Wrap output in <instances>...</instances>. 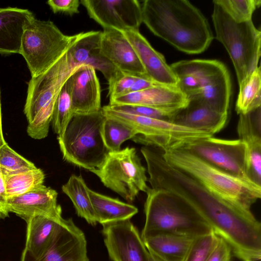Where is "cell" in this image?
<instances>
[{
	"mask_svg": "<svg viewBox=\"0 0 261 261\" xmlns=\"http://www.w3.org/2000/svg\"><path fill=\"white\" fill-rule=\"evenodd\" d=\"M213 3L212 18L216 38L229 55L239 85L258 67L261 32L252 20L236 22L218 4Z\"/></svg>",
	"mask_w": 261,
	"mask_h": 261,
	"instance_id": "obj_5",
	"label": "cell"
},
{
	"mask_svg": "<svg viewBox=\"0 0 261 261\" xmlns=\"http://www.w3.org/2000/svg\"><path fill=\"white\" fill-rule=\"evenodd\" d=\"M46 216L37 215L27 219L25 246L21 256L36 258L48 248L64 221Z\"/></svg>",
	"mask_w": 261,
	"mask_h": 261,
	"instance_id": "obj_25",
	"label": "cell"
},
{
	"mask_svg": "<svg viewBox=\"0 0 261 261\" xmlns=\"http://www.w3.org/2000/svg\"><path fill=\"white\" fill-rule=\"evenodd\" d=\"M188 99L187 106L176 115L173 120L174 123L212 136L225 126L228 114L221 113L212 109L197 97H189Z\"/></svg>",
	"mask_w": 261,
	"mask_h": 261,
	"instance_id": "obj_23",
	"label": "cell"
},
{
	"mask_svg": "<svg viewBox=\"0 0 261 261\" xmlns=\"http://www.w3.org/2000/svg\"><path fill=\"white\" fill-rule=\"evenodd\" d=\"M146 193L142 239L160 233L197 238L213 231L203 218L167 191L149 187Z\"/></svg>",
	"mask_w": 261,
	"mask_h": 261,
	"instance_id": "obj_4",
	"label": "cell"
},
{
	"mask_svg": "<svg viewBox=\"0 0 261 261\" xmlns=\"http://www.w3.org/2000/svg\"><path fill=\"white\" fill-rule=\"evenodd\" d=\"M102 226L104 243L112 261H148V251L130 220Z\"/></svg>",
	"mask_w": 261,
	"mask_h": 261,
	"instance_id": "obj_14",
	"label": "cell"
},
{
	"mask_svg": "<svg viewBox=\"0 0 261 261\" xmlns=\"http://www.w3.org/2000/svg\"><path fill=\"white\" fill-rule=\"evenodd\" d=\"M89 195L97 223L106 224L130 220L138 212L135 206L90 189Z\"/></svg>",
	"mask_w": 261,
	"mask_h": 261,
	"instance_id": "obj_27",
	"label": "cell"
},
{
	"mask_svg": "<svg viewBox=\"0 0 261 261\" xmlns=\"http://www.w3.org/2000/svg\"><path fill=\"white\" fill-rule=\"evenodd\" d=\"M217 240L214 231L195 238L183 261H205Z\"/></svg>",
	"mask_w": 261,
	"mask_h": 261,
	"instance_id": "obj_35",
	"label": "cell"
},
{
	"mask_svg": "<svg viewBox=\"0 0 261 261\" xmlns=\"http://www.w3.org/2000/svg\"><path fill=\"white\" fill-rule=\"evenodd\" d=\"M79 66L72 63L68 50L46 71L37 76L31 77L28 83L24 108L28 123L39 112L54 109L61 90L69 76Z\"/></svg>",
	"mask_w": 261,
	"mask_h": 261,
	"instance_id": "obj_12",
	"label": "cell"
},
{
	"mask_svg": "<svg viewBox=\"0 0 261 261\" xmlns=\"http://www.w3.org/2000/svg\"><path fill=\"white\" fill-rule=\"evenodd\" d=\"M246 261H261V257L251 258Z\"/></svg>",
	"mask_w": 261,
	"mask_h": 261,
	"instance_id": "obj_44",
	"label": "cell"
},
{
	"mask_svg": "<svg viewBox=\"0 0 261 261\" xmlns=\"http://www.w3.org/2000/svg\"><path fill=\"white\" fill-rule=\"evenodd\" d=\"M7 198L18 196L43 185L45 174L40 168L5 176Z\"/></svg>",
	"mask_w": 261,
	"mask_h": 261,
	"instance_id": "obj_30",
	"label": "cell"
},
{
	"mask_svg": "<svg viewBox=\"0 0 261 261\" xmlns=\"http://www.w3.org/2000/svg\"><path fill=\"white\" fill-rule=\"evenodd\" d=\"M170 67L176 76L187 73L197 79L200 92L195 97L212 109L228 114L231 83L230 74L223 63L216 60L194 59L178 61Z\"/></svg>",
	"mask_w": 261,
	"mask_h": 261,
	"instance_id": "obj_10",
	"label": "cell"
},
{
	"mask_svg": "<svg viewBox=\"0 0 261 261\" xmlns=\"http://www.w3.org/2000/svg\"><path fill=\"white\" fill-rule=\"evenodd\" d=\"M28 9L0 8V54H19L27 25L34 18Z\"/></svg>",
	"mask_w": 261,
	"mask_h": 261,
	"instance_id": "obj_24",
	"label": "cell"
},
{
	"mask_svg": "<svg viewBox=\"0 0 261 261\" xmlns=\"http://www.w3.org/2000/svg\"><path fill=\"white\" fill-rule=\"evenodd\" d=\"M142 15L154 35L187 54L203 52L214 39L207 19L187 0H146Z\"/></svg>",
	"mask_w": 261,
	"mask_h": 261,
	"instance_id": "obj_2",
	"label": "cell"
},
{
	"mask_svg": "<svg viewBox=\"0 0 261 261\" xmlns=\"http://www.w3.org/2000/svg\"><path fill=\"white\" fill-rule=\"evenodd\" d=\"M79 35V33L65 35L53 22L33 18L24 30L20 53L32 77L42 74L57 62L75 43Z\"/></svg>",
	"mask_w": 261,
	"mask_h": 261,
	"instance_id": "obj_7",
	"label": "cell"
},
{
	"mask_svg": "<svg viewBox=\"0 0 261 261\" xmlns=\"http://www.w3.org/2000/svg\"><path fill=\"white\" fill-rule=\"evenodd\" d=\"M47 4L54 13H62L70 16L79 13V0H49Z\"/></svg>",
	"mask_w": 261,
	"mask_h": 261,
	"instance_id": "obj_39",
	"label": "cell"
},
{
	"mask_svg": "<svg viewBox=\"0 0 261 261\" xmlns=\"http://www.w3.org/2000/svg\"><path fill=\"white\" fill-rule=\"evenodd\" d=\"M148 261H164L152 253H148Z\"/></svg>",
	"mask_w": 261,
	"mask_h": 261,
	"instance_id": "obj_43",
	"label": "cell"
},
{
	"mask_svg": "<svg viewBox=\"0 0 261 261\" xmlns=\"http://www.w3.org/2000/svg\"><path fill=\"white\" fill-rule=\"evenodd\" d=\"M89 188L81 175L72 174L62 187V191L72 201L79 217L89 224L95 226L97 222L89 195Z\"/></svg>",
	"mask_w": 261,
	"mask_h": 261,
	"instance_id": "obj_28",
	"label": "cell"
},
{
	"mask_svg": "<svg viewBox=\"0 0 261 261\" xmlns=\"http://www.w3.org/2000/svg\"><path fill=\"white\" fill-rule=\"evenodd\" d=\"M106 118L102 109L74 114L63 135L58 137L63 159L89 171L98 168L109 152L102 136Z\"/></svg>",
	"mask_w": 261,
	"mask_h": 261,
	"instance_id": "obj_6",
	"label": "cell"
},
{
	"mask_svg": "<svg viewBox=\"0 0 261 261\" xmlns=\"http://www.w3.org/2000/svg\"><path fill=\"white\" fill-rule=\"evenodd\" d=\"M90 171L97 176L105 187L129 202L140 192L146 193L149 188L146 169L134 147L109 152L101 164Z\"/></svg>",
	"mask_w": 261,
	"mask_h": 261,
	"instance_id": "obj_9",
	"label": "cell"
},
{
	"mask_svg": "<svg viewBox=\"0 0 261 261\" xmlns=\"http://www.w3.org/2000/svg\"><path fill=\"white\" fill-rule=\"evenodd\" d=\"M162 154L168 164L225 200L250 209L261 197V186L228 174L183 147L162 151Z\"/></svg>",
	"mask_w": 261,
	"mask_h": 261,
	"instance_id": "obj_3",
	"label": "cell"
},
{
	"mask_svg": "<svg viewBox=\"0 0 261 261\" xmlns=\"http://www.w3.org/2000/svg\"><path fill=\"white\" fill-rule=\"evenodd\" d=\"M89 17L103 30L139 31L142 5L137 0H81Z\"/></svg>",
	"mask_w": 261,
	"mask_h": 261,
	"instance_id": "obj_13",
	"label": "cell"
},
{
	"mask_svg": "<svg viewBox=\"0 0 261 261\" xmlns=\"http://www.w3.org/2000/svg\"><path fill=\"white\" fill-rule=\"evenodd\" d=\"M138 76L140 75L121 72L109 84L110 100L129 93Z\"/></svg>",
	"mask_w": 261,
	"mask_h": 261,
	"instance_id": "obj_37",
	"label": "cell"
},
{
	"mask_svg": "<svg viewBox=\"0 0 261 261\" xmlns=\"http://www.w3.org/2000/svg\"><path fill=\"white\" fill-rule=\"evenodd\" d=\"M236 104L238 114H246L261 107V72L258 66L239 85Z\"/></svg>",
	"mask_w": 261,
	"mask_h": 261,
	"instance_id": "obj_29",
	"label": "cell"
},
{
	"mask_svg": "<svg viewBox=\"0 0 261 261\" xmlns=\"http://www.w3.org/2000/svg\"><path fill=\"white\" fill-rule=\"evenodd\" d=\"M156 85L159 84L153 82L147 75L138 76L130 89L129 93L140 91Z\"/></svg>",
	"mask_w": 261,
	"mask_h": 261,
	"instance_id": "obj_40",
	"label": "cell"
},
{
	"mask_svg": "<svg viewBox=\"0 0 261 261\" xmlns=\"http://www.w3.org/2000/svg\"><path fill=\"white\" fill-rule=\"evenodd\" d=\"M1 218H4L3 215L0 213V219Z\"/></svg>",
	"mask_w": 261,
	"mask_h": 261,
	"instance_id": "obj_45",
	"label": "cell"
},
{
	"mask_svg": "<svg viewBox=\"0 0 261 261\" xmlns=\"http://www.w3.org/2000/svg\"><path fill=\"white\" fill-rule=\"evenodd\" d=\"M123 33L134 47L149 78L158 84L177 87V78L164 57L152 47L139 31Z\"/></svg>",
	"mask_w": 261,
	"mask_h": 261,
	"instance_id": "obj_21",
	"label": "cell"
},
{
	"mask_svg": "<svg viewBox=\"0 0 261 261\" xmlns=\"http://www.w3.org/2000/svg\"><path fill=\"white\" fill-rule=\"evenodd\" d=\"M74 114H86L99 111L101 89L96 70L87 65L79 66L65 83Z\"/></svg>",
	"mask_w": 261,
	"mask_h": 261,
	"instance_id": "obj_16",
	"label": "cell"
},
{
	"mask_svg": "<svg viewBox=\"0 0 261 261\" xmlns=\"http://www.w3.org/2000/svg\"><path fill=\"white\" fill-rule=\"evenodd\" d=\"M20 261H89L85 235L71 218L65 219L43 254Z\"/></svg>",
	"mask_w": 261,
	"mask_h": 261,
	"instance_id": "obj_15",
	"label": "cell"
},
{
	"mask_svg": "<svg viewBox=\"0 0 261 261\" xmlns=\"http://www.w3.org/2000/svg\"><path fill=\"white\" fill-rule=\"evenodd\" d=\"M6 143L3 135L2 123V113H1V103L0 96V147Z\"/></svg>",
	"mask_w": 261,
	"mask_h": 261,
	"instance_id": "obj_42",
	"label": "cell"
},
{
	"mask_svg": "<svg viewBox=\"0 0 261 261\" xmlns=\"http://www.w3.org/2000/svg\"><path fill=\"white\" fill-rule=\"evenodd\" d=\"M182 147L223 171L255 184L249 176L245 146L240 139H225L211 136L198 139Z\"/></svg>",
	"mask_w": 261,
	"mask_h": 261,
	"instance_id": "obj_11",
	"label": "cell"
},
{
	"mask_svg": "<svg viewBox=\"0 0 261 261\" xmlns=\"http://www.w3.org/2000/svg\"><path fill=\"white\" fill-rule=\"evenodd\" d=\"M109 106V105H108ZM112 109L125 113L173 122L180 110H166L138 106H109Z\"/></svg>",
	"mask_w": 261,
	"mask_h": 261,
	"instance_id": "obj_36",
	"label": "cell"
},
{
	"mask_svg": "<svg viewBox=\"0 0 261 261\" xmlns=\"http://www.w3.org/2000/svg\"><path fill=\"white\" fill-rule=\"evenodd\" d=\"M196 238L160 233L143 239L149 252L164 261H183Z\"/></svg>",
	"mask_w": 261,
	"mask_h": 261,
	"instance_id": "obj_26",
	"label": "cell"
},
{
	"mask_svg": "<svg viewBox=\"0 0 261 261\" xmlns=\"http://www.w3.org/2000/svg\"><path fill=\"white\" fill-rule=\"evenodd\" d=\"M175 195L229 245L234 256L242 261L261 257V224L251 209L221 198L190 177Z\"/></svg>",
	"mask_w": 261,
	"mask_h": 261,
	"instance_id": "obj_1",
	"label": "cell"
},
{
	"mask_svg": "<svg viewBox=\"0 0 261 261\" xmlns=\"http://www.w3.org/2000/svg\"><path fill=\"white\" fill-rule=\"evenodd\" d=\"M189 102L187 96L177 87L156 85L110 100L108 105L138 106L166 110H181Z\"/></svg>",
	"mask_w": 261,
	"mask_h": 261,
	"instance_id": "obj_19",
	"label": "cell"
},
{
	"mask_svg": "<svg viewBox=\"0 0 261 261\" xmlns=\"http://www.w3.org/2000/svg\"><path fill=\"white\" fill-rule=\"evenodd\" d=\"M36 168L32 162L15 152L6 142L0 147V171L4 177Z\"/></svg>",
	"mask_w": 261,
	"mask_h": 261,
	"instance_id": "obj_33",
	"label": "cell"
},
{
	"mask_svg": "<svg viewBox=\"0 0 261 261\" xmlns=\"http://www.w3.org/2000/svg\"><path fill=\"white\" fill-rule=\"evenodd\" d=\"M232 252L229 245L218 236L217 243L205 261H231Z\"/></svg>",
	"mask_w": 261,
	"mask_h": 261,
	"instance_id": "obj_38",
	"label": "cell"
},
{
	"mask_svg": "<svg viewBox=\"0 0 261 261\" xmlns=\"http://www.w3.org/2000/svg\"><path fill=\"white\" fill-rule=\"evenodd\" d=\"M58 193L44 185L23 194L7 199L6 207L26 221L37 215L62 218V209L57 203Z\"/></svg>",
	"mask_w": 261,
	"mask_h": 261,
	"instance_id": "obj_17",
	"label": "cell"
},
{
	"mask_svg": "<svg viewBox=\"0 0 261 261\" xmlns=\"http://www.w3.org/2000/svg\"><path fill=\"white\" fill-rule=\"evenodd\" d=\"M73 115L71 99L65 84L56 99L51 121L58 137L63 135Z\"/></svg>",
	"mask_w": 261,
	"mask_h": 261,
	"instance_id": "obj_32",
	"label": "cell"
},
{
	"mask_svg": "<svg viewBox=\"0 0 261 261\" xmlns=\"http://www.w3.org/2000/svg\"><path fill=\"white\" fill-rule=\"evenodd\" d=\"M137 135L136 130L125 123L106 117L102 127V136L105 146L110 151L120 150L121 144Z\"/></svg>",
	"mask_w": 261,
	"mask_h": 261,
	"instance_id": "obj_31",
	"label": "cell"
},
{
	"mask_svg": "<svg viewBox=\"0 0 261 261\" xmlns=\"http://www.w3.org/2000/svg\"><path fill=\"white\" fill-rule=\"evenodd\" d=\"M100 49L105 58L120 71L147 75L134 47L123 32L116 30L101 31Z\"/></svg>",
	"mask_w": 261,
	"mask_h": 261,
	"instance_id": "obj_20",
	"label": "cell"
},
{
	"mask_svg": "<svg viewBox=\"0 0 261 261\" xmlns=\"http://www.w3.org/2000/svg\"><path fill=\"white\" fill-rule=\"evenodd\" d=\"M101 34V31H99L80 33L77 40L68 50V54L75 65L93 67L100 71L109 84L122 72L102 54Z\"/></svg>",
	"mask_w": 261,
	"mask_h": 261,
	"instance_id": "obj_18",
	"label": "cell"
},
{
	"mask_svg": "<svg viewBox=\"0 0 261 261\" xmlns=\"http://www.w3.org/2000/svg\"><path fill=\"white\" fill-rule=\"evenodd\" d=\"M7 199L4 176L0 171V213L4 218L9 215L6 207Z\"/></svg>",
	"mask_w": 261,
	"mask_h": 261,
	"instance_id": "obj_41",
	"label": "cell"
},
{
	"mask_svg": "<svg viewBox=\"0 0 261 261\" xmlns=\"http://www.w3.org/2000/svg\"><path fill=\"white\" fill-rule=\"evenodd\" d=\"M235 21L252 20L254 11L261 5L260 0H215Z\"/></svg>",
	"mask_w": 261,
	"mask_h": 261,
	"instance_id": "obj_34",
	"label": "cell"
},
{
	"mask_svg": "<svg viewBox=\"0 0 261 261\" xmlns=\"http://www.w3.org/2000/svg\"><path fill=\"white\" fill-rule=\"evenodd\" d=\"M101 109L106 117L134 129L137 135L132 139L134 141L162 151L181 148L198 139L213 136L174 122L117 111L108 105Z\"/></svg>",
	"mask_w": 261,
	"mask_h": 261,
	"instance_id": "obj_8",
	"label": "cell"
},
{
	"mask_svg": "<svg viewBox=\"0 0 261 261\" xmlns=\"http://www.w3.org/2000/svg\"><path fill=\"white\" fill-rule=\"evenodd\" d=\"M259 107L247 114L239 115L237 133L245 145L247 170L251 180L261 186V130Z\"/></svg>",
	"mask_w": 261,
	"mask_h": 261,
	"instance_id": "obj_22",
	"label": "cell"
}]
</instances>
